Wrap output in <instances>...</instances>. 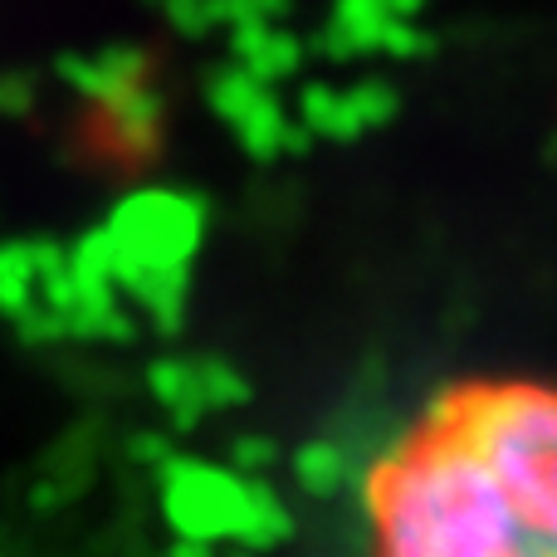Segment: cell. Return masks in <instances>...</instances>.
I'll return each mask as SVG.
<instances>
[{
	"instance_id": "obj_1",
	"label": "cell",
	"mask_w": 557,
	"mask_h": 557,
	"mask_svg": "<svg viewBox=\"0 0 557 557\" xmlns=\"http://www.w3.org/2000/svg\"><path fill=\"white\" fill-rule=\"evenodd\" d=\"M367 557H557V382L460 376L372 460Z\"/></svg>"
}]
</instances>
